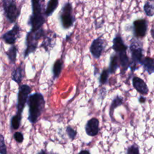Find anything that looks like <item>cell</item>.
Wrapping results in <instances>:
<instances>
[{
  "instance_id": "obj_1",
  "label": "cell",
  "mask_w": 154,
  "mask_h": 154,
  "mask_svg": "<svg viewBox=\"0 0 154 154\" xmlns=\"http://www.w3.org/2000/svg\"><path fill=\"white\" fill-rule=\"evenodd\" d=\"M29 107V115L28 119L35 123L43 111L45 101L43 96L40 93H34L30 95L27 100Z\"/></svg>"
},
{
  "instance_id": "obj_2",
  "label": "cell",
  "mask_w": 154,
  "mask_h": 154,
  "mask_svg": "<svg viewBox=\"0 0 154 154\" xmlns=\"http://www.w3.org/2000/svg\"><path fill=\"white\" fill-rule=\"evenodd\" d=\"M32 13L30 16L28 24L31 26L32 32H35L42 28L45 22V17L42 14V5L38 1H32Z\"/></svg>"
},
{
  "instance_id": "obj_3",
  "label": "cell",
  "mask_w": 154,
  "mask_h": 154,
  "mask_svg": "<svg viewBox=\"0 0 154 154\" xmlns=\"http://www.w3.org/2000/svg\"><path fill=\"white\" fill-rule=\"evenodd\" d=\"M2 5L7 18L11 23L14 22L20 13V10L17 9L15 1L4 0L2 1Z\"/></svg>"
},
{
  "instance_id": "obj_4",
  "label": "cell",
  "mask_w": 154,
  "mask_h": 154,
  "mask_svg": "<svg viewBox=\"0 0 154 154\" xmlns=\"http://www.w3.org/2000/svg\"><path fill=\"white\" fill-rule=\"evenodd\" d=\"M60 19L64 28L67 29L73 25L75 17L72 14V6L69 2L64 4L60 14Z\"/></svg>"
},
{
  "instance_id": "obj_5",
  "label": "cell",
  "mask_w": 154,
  "mask_h": 154,
  "mask_svg": "<svg viewBox=\"0 0 154 154\" xmlns=\"http://www.w3.org/2000/svg\"><path fill=\"white\" fill-rule=\"evenodd\" d=\"M31 91V88L30 86L26 84L20 85L19 88V92L17 95V114L22 115L23 108L25 106V104L28 100V96Z\"/></svg>"
},
{
  "instance_id": "obj_6",
  "label": "cell",
  "mask_w": 154,
  "mask_h": 154,
  "mask_svg": "<svg viewBox=\"0 0 154 154\" xmlns=\"http://www.w3.org/2000/svg\"><path fill=\"white\" fill-rule=\"evenodd\" d=\"M130 49L131 51L132 64H130L131 70L134 71L136 69V64L137 63L141 64L143 60V54H142V48L138 46V44L135 43H131L130 46Z\"/></svg>"
},
{
  "instance_id": "obj_7",
  "label": "cell",
  "mask_w": 154,
  "mask_h": 154,
  "mask_svg": "<svg viewBox=\"0 0 154 154\" xmlns=\"http://www.w3.org/2000/svg\"><path fill=\"white\" fill-rule=\"evenodd\" d=\"M37 41L34 37L33 32L29 31L27 33L26 37V48L24 52V57L25 58L36 50L37 48Z\"/></svg>"
},
{
  "instance_id": "obj_8",
  "label": "cell",
  "mask_w": 154,
  "mask_h": 154,
  "mask_svg": "<svg viewBox=\"0 0 154 154\" xmlns=\"http://www.w3.org/2000/svg\"><path fill=\"white\" fill-rule=\"evenodd\" d=\"M105 48V42L101 38H97L94 40L90 46V51L95 58H99Z\"/></svg>"
},
{
  "instance_id": "obj_9",
  "label": "cell",
  "mask_w": 154,
  "mask_h": 154,
  "mask_svg": "<svg viewBox=\"0 0 154 154\" xmlns=\"http://www.w3.org/2000/svg\"><path fill=\"white\" fill-rule=\"evenodd\" d=\"M20 29V28L19 26L17 24H15L11 30L4 34L2 35V39L6 43L13 45L19 35Z\"/></svg>"
},
{
  "instance_id": "obj_10",
  "label": "cell",
  "mask_w": 154,
  "mask_h": 154,
  "mask_svg": "<svg viewBox=\"0 0 154 154\" xmlns=\"http://www.w3.org/2000/svg\"><path fill=\"white\" fill-rule=\"evenodd\" d=\"M134 32L137 37H141L145 35L147 28V22L144 19H138L134 22Z\"/></svg>"
},
{
  "instance_id": "obj_11",
  "label": "cell",
  "mask_w": 154,
  "mask_h": 154,
  "mask_svg": "<svg viewBox=\"0 0 154 154\" xmlns=\"http://www.w3.org/2000/svg\"><path fill=\"white\" fill-rule=\"evenodd\" d=\"M99 120L96 118L90 119L85 125L86 133L90 136H95L99 132Z\"/></svg>"
},
{
  "instance_id": "obj_12",
  "label": "cell",
  "mask_w": 154,
  "mask_h": 154,
  "mask_svg": "<svg viewBox=\"0 0 154 154\" xmlns=\"http://www.w3.org/2000/svg\"><path fill=\"white\" fill-rule=\"evenodd\" d=\"M132 84L134 88L142 94H146L149 91L148 87L145 82L139 77H134L132 79Z\"/></svg>"
},
{
  "instance_id": "obj_13",
  "label": "cell",
  "mask_w": 154,
  "mask_h": 154,
  "mask_svg": "<svg viewBox=\"0 0 154 154\" xmlns=\"http://www.w3.org/2000/svg\"><path fill=\"white\" fill-rule=\"evenodd\" d=\"M112 49L118 53L126 52L127 50V46L125 45L122 37L120 35H117L112 40Z\"/></svg>"
},
{
  "instance_id": "obj_14",
  "label": "cell",
  "mask_w": 154,
  "mask_h": 154,
  "mask_svg": "<svg viewBox=\"0 0 154 154\" xmlns=\"http://www.w3.org/2000/svg\"><path fill=\"white\" fill-rule=\"evenodd\" d=\"M141 64L143 65L145 70L149 74L154 73V58L148 57L143 58Z\"/></svg>"
},
{
  "instance_id": "obj_15",
  "label": "cell",
  "mask_w": 154,
  "mask_h": 154,
  "mask_svg": "<svg viewBox=\"0 0 154 154\" xmlns=\"http://www.w3.org/2000/svg\"><path fill=\"white\" fill-rule=\"evenodd\" d=\"M119 59H120V63L122 68L123 73H125L128 68L129 67L130 63L129 61V58L128 55H126V52H123L119 54Z\"/></svg>"
},
{
  "instance_id": "obj_16",
  "label": "cell",
  "mask_w": 154,
  "mask_h": 154,
  "mask_svg": "<svg viewBox=\"0 0 154 154\" xmlns=\"http://www.w3.org/2000/svg\"><path fill=\"white\" fill-rule=\"evenodd\" d=\"M25 70V68H22L21 66L17 67L15 69L12 73V79L16 83L19 84L23 78V72Z\"/></svg>"
},
{
  "instance_id": "obj_17",
  "label": "cell",
  "mask_w": 154,
  "mask_h": 154,
  "mask_svg": "<svg viewBox=\"0 0 154 154\" xmlns=\"http://www.w3.org/2000/svg\"><path fill=\"white\" fill-rule=\"evenodd\" d=\"M58 6V1L57 0H50L47 5L46 10H45V15L47 16H49L52 15V14L56 10L57 7Z\"/></svg>"
},
{
  "instance_id": "obj_18",
  "label": "cell",
  "mask_w": 154,
  "mask_h": 154,
  "mask_svg": "<svg viewBox=\"0 0 154 154\" xmlns=\"http://www.w3.org/2000/svg\"><path fill=\"white\" fill-rule=\"evenodd\" d=\"M62 66H63V62L61 60H57V61H55V62L54 64L53 69H52L54 78H57L59 76L62 70Z\"/></svg>"
},
{
  "instance_id": "obj_19",
  "label": "cell",
  "mask_w": 154,
  "mask_h": 154,
  "mask_svg": "<svg viewBox=\"0 0 154 154\" xmlns=\"http://www.w3.org/2000/svg\"><path fill=\"white\" fill-rule=\"evenodd\" d=\"M6 55L8 56L10 61L11 63H15L17 55V48L15 45L12 46L8 51L6 52Z\"/></svg>"
},
{
  "instance_id": "obj_20",
  "label": "cell",
  "mask_w": 154,
  "mask_h": 154,
  "mask_svg": "<svg viewBox=\"0 0 154 154\" xmlns=\"http://www.w3.org/2000/svg\"><path fill=\"white\" fill-rule=\"evenodd\" d=\"M22 119V115L16 114L15 116H13L11 119V126L14 129H17L20 125Z\"/></svg>"
},
{
  "instance_id": "obj_21",
  "label": "cell",
  "mask_w": 154,
  "mask_h": 154,
  "mask_svg": "<svg viewBox=\"0 0 154 154\" xmlns=\"http://www.w3.org/2000/svg\"><path fill=\"white\" fill-rule=\"evenodd\" d=\"M123 103V99L122 97H119V96H117L112 100L111 105V107H110V115L111 116H112V112H114V110L116 108H117V106L121 105Z\"/></svg>"
},
{
  "instance_id": "obj_22",
  "label": "cell",
  "mask_w": 154,
  "mask_h": 154,
  "mask_svg": "<svg viewBox=\"0 0 154 154\" xmlns=\"http://www.w3.org/2000/svg\"><path fill=\"white\" fill-rule=\"evenodd\" d=\"M119 67V64H118V57L117 55H114L112 57L111 59V62L109 64V72L111 73H113L116 72V70Z\"/></svg>"
},
{
  "instance_id": "obj_23",
  "label": "cell",
  "mask_w": 154,
  "mask_h": 154,
  "mask_svg": "<svg viewBox=\"0 0 154 154\" xmlns=\"http://www.w3.org/2000/svg\"><path fill=\"white\" fill-rule=\"evenodd\" d=\"M144 10L145 13L148 16L154 15V7L149 2H146L144 5Z\"/></svg>"
},
{
  "instance_id": "obj_24",
  "label": "cell",
  "mask_w": 154,
  "mask_h": 154,
  "mask_svg": "<svg viewBox=\"0 0 154 154\" xmlns=\"http://www.w3.org/2000/svg\"><path fill=\"white\" fill-rule=\"evenodd\" d=\"M109 70L108 69H104L101 75H100V83L102 84H104L106 83V82L107 81L108 79V75H109Z\"/></svg>"
},
{
  "instance_id": "obj_25",
  "label": "cell",
  "mask_w": 154,
  "mask_h": 154,
  "mask_svg": "<svg viewBox=\"0 0 154 154\" xmlns=\"http://www.w3.org/2000/svg\"><path fill=\"white\" fill-rule=\"evenodd\" d=\"M0 154H7V149L4 138L2 135H0Z\"/></svg>"
},
{
  "instance_id": "obj_26",
  "label": "cell",
  "mask_w": 154,
  "mask_h": 154,
  "mask_svg": "<svg viewBox=\"0 0 154 154\" xmlns=\"http://www.w3.org/2000/svg\"><path fill=\"white\" fill-rule=\"evenodd\" d=\"M66 132L69 135V137L72 138V139H73L75 136H76V132L73 129H72L70 126H67V128H66Z\"/></svg>"
},
{
  "instance_id": "obj_27",
  "label": "cell",
  "mask_w": 154,
  "mask_h": 154,
  "mask_svg": "<svg viewBox=\"0 0 154 154\" xmlns=\"http://www.w3.org/2000/svg\"><path fill=\"white\" fill-rule=\"evenodd\" d=\"M14 138L15 140L18 143H22L23 140V135L20 132H16L14 134Z\"/></svg>"
},
{
  "instance_id": "obj_28",
  "label": "cell",
  "mask_w": 154,
  "mask_h": 154,
  "mask_svg": "<svg viewBox=\"0 0 154 154\" xmlns=\"http://www.w3.org/2000/svg\"><path fill=\"white\" fill-rule=\"evenodd\" d=\"M128 154H139V150L138 147L135 146H132L128 149Z\"/></svg>"
},
{
  "instance_id": "obj_29",
  "label": "cell",
  "mask_w": 154,
  "mask_h": 154,
  "mask_svg": "<svg viewBox=\"0 0 154 154\" xmlns=\"http://www.w3.org/2000/svg\"><path fill=\"white\" fill-rule=\"evenodd\" d=\"M145 100H146V98L144 97L143 96H141V97H140V99H139V101H140V102H141V103L144 102Z\"/></svg>"
},
{
  "instance_id": "obj_30",
  "label": "cell",
  "mask_w": 154,
  "mask_h": 154,
  "mask_svg": "<svg viewBox=\"0 0 154 154\" xmlns=\"http://www.w3.org/2000/svg\"><path fill=\"white\" fill-rule=\"evenodd\" d=\"M79 154H90V152L87 150H82L81 152H79Z\"/></svg>"
},
{
  "instance_id": "obj_31",
  "label": "cell",
  "mask_w": 154,
  "mask_h": 154,
  "mask_svg": "<svg viewBox=\"0 0 154 154\" xmlns=\"http://www.w3.org/2000/svg\"><path fill=\"white\" fill-rule=\"evenodd\" d=\"M151 35H152V37L154 38V29H151Z\"/></svg>"
},
{
  "instance_id": "obj_32",
  "label": "cell",
  "mask_w": 154,
  "mask_h": 154,
  "mask_svg": "<svg viewBox=\"0 0 154 154\" xmlns=\"http://www.w3.org/2000/svg\"><path fill=\"white\" fill-rule=\"evenodd\" d=\"M39 154H52V153H49L46 152L44 151V150H42L41 152H40Z\"/></svg>"
}]
</instances>
